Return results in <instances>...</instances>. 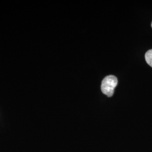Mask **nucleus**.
<instances>
[{"label": "nucleus", "mask_w": 152, "mask_h": 152, "mask_svg": "<svg viewBox=\"0 0 152 152\" xmlns=\"http://www.w3.org/2000/svg\"></svg>", "instance_id": "nucleus-3"}, {"label": "nucleus", "mask_w": 152, "mask_h": 152, "mask_svg": "<svg viewBox=\"0 0 152 152\" xmlns=\"http://www.w3.org/2000/svg\"><path fill=\"white\" fill-rule=\"evenodd\" d=\"M118 80L113 75L105 77L102 82L101 90L104 94L111 97L114 94V88L117 86Z\"/></svg>", "instance_id": "nucleus-1"}, {"label": "nucleus", "mask_w": 152, "mask_h": 152, "mask_svg": "<svg viewBox=\"0 0 152 152\" xmlns=\"http://www.w3.org/2000/svg\"><path fill=\"white\" fill-rule=\"evenodd\" d=\"M145 58L148 64L152 67V49L147 51L145 55Z\"/></svg>", "instance_id": "nucleus-2"}]
</instances>
